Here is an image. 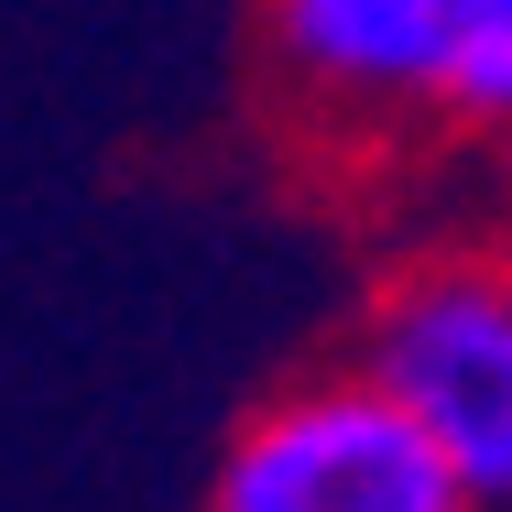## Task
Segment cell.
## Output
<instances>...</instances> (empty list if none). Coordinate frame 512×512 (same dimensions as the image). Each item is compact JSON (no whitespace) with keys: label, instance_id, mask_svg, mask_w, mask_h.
<instances>
[{"label":"cell","instance_id":"cell-1","mask_svg":"<svg viewBox=\"0 0 512 512\" xmlns=\"http://www.w3.org/2000/svg\"><path fill=\"white\" fill-rule=\"evenodd\" d=\"M262 88L327 164L502 153L512 0H262Z\"/></svg>","mask_w":512,"mask_h":512},{"label":"cell","instance_id":"cell-2","mask_svg":"<svg viewBox=\"0 0 512 512\" xmlns=\"http://www.w3.org/2000/svg\"><path fill=\"white\" fill-rule=\"evenodd\" d=\"M349 360L447 447V469L480 502L512 512V251L502 240L414 251L371 295Z\"/></svg>","mask_w":512,"mask_h":512},{"label":"cell","instance_id":"cell-3","mask_svg":"<svg viewBox=\"0 0 512 512\" xmlns=\"http://www.w3.org/2000/svg\"><path fill=\"white\" fill-rule=\"evenodd\" d=\"M207 512H491V502L447 469V447L360 360H338L240 414L207 480Z\"/></svg>","mask_w":512,"mask_h":512}]
</instances>
